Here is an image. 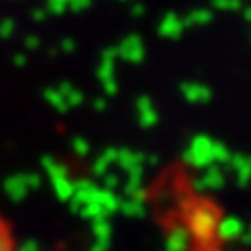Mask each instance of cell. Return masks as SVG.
Segmentation results:
<instances>
[{"mask_svg": "<svg viewBox=\"0 0 251 251\" xmlns=\"http://www.w3.org/2000/svg\"><path fill=\"white\" fill-rule=\"evenodd\" d=\"M0 251H18L16 231L2 212H0Z\"/></svg>", "mask_w": 251, "mask_h": 251, "instance_id": "6da1fadb", "label": "cell"}, {"mask_svg": "<svg viewBox=\"0 0 251 251\" xmlns=\"http://www.w3.org/2000/svg\"><path fill=\"white\" fill-rule=\"evenodd\" d=\"M241 231H243V227H241V224L237 220H227L226 226H222V233L226 237H237Z\"/></svg>", "mask_w": 251, "mask_h": 251, "instance_id": "7a4b0ae2", "label": "cell"}]
</instances>
